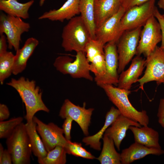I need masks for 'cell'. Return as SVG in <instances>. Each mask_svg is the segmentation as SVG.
<instances>
[{"label":"cell","instance_id":"6da1fadb","mask_svg":"<svg viewBox=\"0 0 164 164\" xmlns=\"http://www.w3.org/2000/svg\"><path fill=\"white\" fill-rule=\"evenodd\" d=\"M7 84L16 90L24 103L27 122L32 120L35 114L39 111L49 112L42 100V92L34 80H30L22 77L18 79L12 78Z\"/></svg>","mask_w":164,"mask_h":164},{"label":"cell","instance_id":"7a4b0ae2","mask_svg":"<svg viewBox=\"0 0 164 164\" xmlns=\"http://www.w3.org/2000/svg\"><path fill=\"white\" fill-rule=\"evenodd\" d=\"M61 46L67 52H84L86 46L91 39L88 28L80 15L69 20L63 28Z\"/></svg>","mask_w":164,"mask_h":164},{"label":"cell","instance_id":"3957f363","mask_svg":"<svg viewBox=\"0 0 164 164\" xmlns=\"http://www.w3.org/2000/svg\"><path fill=\"white\" fill-rule=\"evenodd\" d=\"M99 86L104 91L109 100L117 107L121 114L138 122L142 126H148L149 118L146 111H138L129 101L128 96L131 93L130 91L110 84H104Z\"/></svg>","mask_w":164,"mask_h":164},{"label":"cell","instance_id":"277c9868","mask_svg":"<svg viewBox=\"0 0 164 164\" xmlns=\"http://www.w3.org/2000/svg\"><path fill=\"white\" fill-rule=\"evenodd\" d=\"M7 149L10 153L14 164L30 163L32 152L25 124L22 122L6 138Z\"/></svg>","mask_w":164,"mask_h":164},{"label":"cell","instance_id":"5b68a950","mask_svg":"<svg viewBox=\"0 0 164 164\" xmlns=\"http://www.w3.org/2000/svg\"><path fill=\"white\" fill-rule=\"evenodd\" d=\"M53 65L60 72L69 74L73 78H83L91 81L93 80L90 74V63L84 52H76L74 60L67 56H59L56 59Z\"/></svg>","mask_w":164,"mask_h":164},{"label":"cell","instance_id":"8992f818","mask_svg":"<svg viewBox=\"0 0 164 164\" xmlns=\"http://www.w3.org/2000/svg\"><path fill=\"white\" fill-rule=\"evenodd\" d=\"M155 0H149L126 11L122 17L120 32L121 35L127 30L143 26L154 15Z\"/></svg>","mask_w":164,"mask_h":164},{"label":"cell","instance_id":"52a82bcc","mask_svg":"<svg viewBox=\"0 0 164 164\" xmlns=\"http://www.w3.org/2000/svg\"><path fill=\"white\" fill-rule=\"evenodd\" d=\"M30 27V24L21 18L1 13L0 35H6L9 49L13 48L16 51L19 49L21 35L28 32Z\"/></svg>","mask_w":164,"mask_h":164},{"label":"cell","instance_id":"ba28073f","mask_svg":"<svg viewBox=\"0 0 164 164\" xmlns=\"http://www.w3.org/2000/svg\"><path fill=\"white\" fill-rule=\"evenodd\" d=\"M142 27L125 31L117 43L118 54V73L123 71L125 67L136 55Z\"/></svg>","mask_w":164,"mask_h":164},{"label":"cell","instance_id":"9c48e42d","mask_svg":"<svg viewBox=\"0 0 164 164\" xmlns=\"http://www.w3.org/2000/svg\"><path fill=\"white\" fill-rule=\"evenodd\" d=\"M143 27L140 33L136 55L141 56L142 54L146 58L161 41V31L159 24L154 15Z\"/></svg>","mask_w":164,"mask_h":164},{"label":"cell","instance_id":"30bf717a","mask_svg":"<svg viewBox=\"0 0 164 164\" xmlns=\"http://www.w3.org/2000/svg\"><path fill=\"white\" fill-rule=\"evenodd\" d=\"M146 70L143 76L137 82L139 88L144 90L145 84L155 81L157 85H164V50L157 46L153 51L145 59Z\"/></svg>","mask_w":164,"mask_h":164},{"label":"cell","instance_id":"8fae6325","mask_svg":"<svg viewBox=\"0 0 164 164\" xmlns=\"http://www.w3.org/2000/svg\"><path fill=\"white\" fill-rule=\"evenodd\" d=\"M32 119L36 124V130L47 152L56 146L66 147L68 141L63 135L62 128L53 122L45 124L35 116Z\"/></svg>","mask_w":164,"mask_h":164},{"label":"cell","instance_id":"7c38bea8","mask_svg":"<svg viewBox=\"0 0 164 164\" xmlns=\"http://www.w3.org/2000/svg\"><path fill=\"white\" fill-rule=\"evenodd\" d=\"M86 103L84 102L82 107L76 105L70 100H65L60 110L59 116L65 119L67 117L71 118L79 125L84 134H89L88 127L91 123L93 108L86 109Z\"/></svg>","mask_w":164,"mask_h":164},{"label":"cell","instance_id":"4fadbf2b","mask_svg":"<svg viewBox=\"0 0 164 164\" xmlns=\"http://www.w3.org/2000/svg\"><path fill=\"white\" fill-rule=\"evenodd\" d=\"M125 12V9L121 6L117 13L97 28L95 39L104 45L111 42L117 43L122 35L120 32V23Z\"/></svg>","mask_w":164,"mask_h":164},{"label":"cell","instance_id":"5bb4252c","mask_svg":"<svg viewBox=\"0 0 164 164\" xmlns=\"http://www.w3.org/2000/svg\"><path fill=\"white\" fill-rule=\"evenodd\" d=\"M117 44V42L112 41L104 45L105 74L104 77L96 83L99 86L104 84L117 86L119 76Z\"/></svg>","mask_w":164,"mask_h":164},{"label":"cell","instance_id":"9a60e30c","mask_svg":"<svg viewBox=\"0 0 164 164\" xmlns=\"http://www.w3.org/2000/svg\"><path fill=\"white\" fill-rule=\"evenodd\" d=\"M145 60L136 56L132 60L128 69L123 71L119 76L118 87L130 90L132 84L137 82L145 67Z\"/></svg>","mask_w":164,"mask_h":164},{"label":"cell","instance_id":"2e32d148","mask_svg":"<svg viewBox=\"0 0 164 164\" xmlns=\"http://www.w3.org/2000/svg\"><path fill=\"white\" fill-rule=\"evenodd\" d=\"M131 126L141 127L142 125L138 122L120 114L105 132L104 134L113 140L118 151L120 150L122 141L126 136L127 131Z\"/></svg>","mask_w":164,"mask_h":164},{"label":"cell","instance_id":"e0dca14e","mask_svg":"<svg viewBox=\"0 0 164 164\" xmlns=\"http://www.w3.org/2000/svg\"><path fill=\"white\" fill-rule=\"evenodd\" d=\"M79 5V0H67L59 9L46 12L38 19L61 22L65 20H69L80 14Z\"/></svg>","mask_w":164,"mask_h":164},{"label":"cell","instance_id":"ac0fdd59","mask_svg":"<svg viewBox=\"0 0 164 164\" xmlns=\"http://www.w3.org/2000/svg\"><path fill=\"white\" fill-rule=\"evenodd\" d=\"M163 154L164 150L162 148H149L135 142L122 151L120 160L122 164H129L149 155L160 156Z\"/></svg>","mask_w":164,"mask_h":164},{"label":"cell","instance_id":"d6986e66","mask_svg":"<svg viewBox=\"0 0 164 164\" xmlns=\"http://www.w3.org/2000/svg\"><path fill=\"white\" fill-rule=\"evenodd\" d=\"M121 0H95L96 29L117 12L121 6Z\"/></svg>","mask_w":164,"mask_h":164},{"label":"cell","instance_id":"ffe728a7","mask_svg":"<svg viewBox=\"0 0 164 164\" xmlns=\"http://www.w3.org/2000/svg\"><path fill=\"white\" fill-rule=\"evenodd\" d=\"M129 129L133 133L135 142L149 148L161 149L159 142V133L154 129L148 126H131Z\"/></svg>","mask_w":164,"mask_h":164},{"label":"cell","instance_id":"44dd1931","mask_svg":"<svg viewBox=\"0 0 164 164\" xmlns=\"http://www.w3.org/2000/svg\"><path fill=\"white\" fill-rule=\"evenodd\" d=\"M39 43L37 39L30 37L27 39L22 47L16 51L13 68V74L16 75L25 69L28 60Z\"/></svg>","mask_w":164,"mask_h":164},{"label":"cell","instance_id":"7402d4cb","mask_svg":"<svg viewBox=\"0 0 164 164\" xmlns=\"http://www.w3.org/2000/svg\"><path fill=\"white\" fill-rule=\"evenodd\" d=\"M121 114L119 110L112 106L110 110L106 113L105 120L103 126L99 132L95 134L90 136H87L82 139V142L86 145H90V147L97 151L101 149V143L100 139L103 138L105 131L117 117Z\"/></svg>","mask_w":164,"mask_h":164},{"label":"cell","instance_id":"603a6c76","mask_svg":"<svg viewBox=\"0 0 164 164\" xmlns=\"http://www.w3.org/2000/svg\"><path fill=\"white\" fill-rule=\"evenodd\" d=\"M34 2L30 0L21 3L17 0H0V10L7 15L26 19L29 17V10Z\"/></svg>","mask_w":164,"mask_h":164},{"label":"cell","instance_id":"cb8c5ba5","mask_svg":"<svg viewBox=\"0 0 164 164\" xmlns=\"http://www.w3.org/2000/svg\"><path fill=\"white\" fill-rule=\"evenodd\" d=\"M36 123L33 120L25 124L31 147L32 152L37 157L38 162L43 159L48 152L46 150L42 139L38 134Z\"/></svg>","mask_w":164,"mask_h":164},{"label":"cell","instance_id":"d4e9b609","mask_svg":"<svg viewBox=\"0 0 164 164\" xmlns=\"http://www.w3.org/2000/svg\"><path fill=\"white\" fill-rule=\"evenodd\" d=\"M103 146L99 156L97 159L101 164H121L120 154L114 147L113 140L104 134L102 138Z\"/></svg>","mask_w":164,"mask_h":164},{"label":"cell","instance_id":"484cf974","mask_svg":"<svg viewBox=\"0 0 164 164\" xmlns=\"http://www.w3.org/2000/svg\"><path fill=\"white\" fill-rule=\"evenodd\" d=\"M95 0H79V8L80 16L87 26L91 38L95 39L96 26L94 6Z\"/></svg>","mask_w":164,"mask_h":164},{"label":"cell","instance_id":"4316f807","mask_svg":"<svg viewBox=\"0 0 164 164\" xmlns=\"http://www.w3.org/2000/svg\"><path fill=\"white\" fill-rule=\"evenodd\" d=\"M67 154L64 147L58 145L48 152L46 156L38 161L40 164H65Z\"/></svg>","mask_w":164,"mask_h":164},{"label":"cell","instance_id":"83f0119b","mask_svg":"<svg viewBox=\"0 0 164 164\" xmlns=\"http://www.w3.org/2000/svg\"><path fill=\"white\" fill-rule=\"evenodd\" d=\"M15 55L7 51L0 55V82L2 84L4 80L12 73Z\"/></svg>","mask_w":164,"mask_h":164},{"label":"cell","instance_id":"f1b7e54d","mask_svg":"<svg viewBox=\"0 0 164 164\" xmlns=\"http://www.w3.org/2000/svg\"><path fill=\"white\" fill-rule=\"evenodd\" d=\"M21 117L12 118L6 121L0 122V138H7L13 133L15 128L22 122Z\"/></svg>","mask_w":164,"mask_h":164},{"label":"cell","instance_id":"f546056e","mask_svg":"<svg viewBox=\"0 0 164 164\" xmlns=\"http://www.w3.org/2000/svg\"><path fill=\"white\" fill-rule=\"evenodd\" d=\"M65 148L67 154L88 159L95 158L90 152L82 147L80 143L68 141L67 144Z\"/></svg>","mask_w":164,"mask_h":164},{"label":"cell","instance_id":"4dcf8cb0","mask_svg":"<svg viewBox=\"0 0 164 164\" xmlns=\"http://www.w3.org/2000/svg\"><path fill=\"white\" fill-rule=\"evenodd\" d=\"M104 45L96 39H91L85 49L87 60L89 63L93 58L98 53L104 51Z\"/></svg>","mask_w":164,"mask_h":164},{"label":"cell","instance_id":"1f68e13d","mask_svg":"<svg viewBox=\"0 0 164 164\" xmlns=\"http://www.w3.org/2000/svg\"><path fill=\"white\" fill-rule=\"evenodd\" d=\"M154 15L158 21L160 26L162 38L161 45L160 47L164 50V18L156 7L154 10Z\"/></svg>","mask_w":164,"mask_h":164},{"label":"cell","instance_id":"d6a6232c","mask_svg":"<svg viewBox=\"0 0 164 164\" xmlns=\"http://www.w3.org/2000/svg\"><path fill=\"white\" fill-rule=\"evenodd\" d=\"M73 120L70 117H67L65 119L62 125V129L65 137L68 141H70V132Z\"/></svg>","mask_w":164,"mask_h":164},{"label":"cell","instance_id":"836d02e7","mask_svg":"<svg viewBox=\"0 0 164 164\" xmlns=\"http://www.w3.org/2000/svg\"><path fill=\"white\" fill-rule=\"evenodd\" d=\"M149 0H121V6L126 11L135 6L142 4Z\"/></svg>","mask_w":164,"mask_h":164},{"label":"cell","instance_id":"e575fe53","mask_svg":"<svg viewBox=\"0 0 164 164\" xmlns=\"http://www.w3.org/2000/svg\"><path fill=\"white\" fill-rule=\"evenodd\" d=\"M10 116V112L7 106L2 104H0V121H4L8 119Z\"/></svg>","mask_w":164,"mask_h":164},{"label":"cell","instance_id":"d590c367","mask_svg":"<svg viewBox=\"0 0 164 164\" xmlns=\"http://www.w3.org/2000/svg\"><path fill=\"white\" fill-rule=\"evenodd\" d=\"M12 156L7 149L4 150L3 154L1 159L0 164H12Z\"/></svg>","mask_w":164,"mask_h":164},{"label":"cell","instance_id":"8d00e7d4","mask_svg":"<svg viewBox=\"0 0 164 164\" xmlns=\"http://www.w3.org/2000/svg\"><path fill=\"white\" fill-rule=\"evenodd\" d=\"M7 45L6 37L5 34L0 35V55L3 54L7 51Z\"/></svg>","mask_w":164,"mask_h":164},{"label":"cell","instance_id":"74e56055","mask_svg":"<svg viewBox=\"0 0 164 164\" xmlns=\"http://www.w3.org/2000/svg\"><path fill=\"white\" fill-rule=\"evenodd\" d=\"M157 116L158 118L164 117V98L160 100Z\"/></svg>","mask_w":164,"mask_h":164},{"label":"cell","instance_id":"f35d334b","mask_svg":"<svg viewBox=\"0 0 164 164\" xmlns=\"http://www.w3.org/2000/svg\"><path fill=\"white\" fill-rule=\"evenodd\" d=\"M157 5L159 8L164 10V0H159Z\"/></svg>","mask_w":164,"mask_h":164},{"label":"cell","instance_id":"ab89813d","mask_svg":"<svg viewBox=\"0 0 164 164\" xmlns=\"http://www.w3.org/2000/svg\"><path fill=\"white\" fill-rule=\"evenodd\" d=\"M158 122L164 129V117L158 118Z\"/></svg>","mask_w":164,"mask_h":164},{"label":"cell","instance_id":"60d3db41","mask_svg":"<svg viewBox=\"0 0 164 164\" xmlns=\"http://www.w3.org/2000/svg\"><path fill=\"white\" fill-rule=\"evenodd\" d=\"M4 149L2 145L0 143V160L1 159L4 151Z\"/></svg>","mask_w":164,"mask_h":164},{"label":"cell","instance_id":"b9f144b4","mask_svg":"<svg viewBox=\"0 0 164 164\" xmlns=\"http://www.w3.org/2000/svg\"><path fill=\"white\" fill-rule=\"evenodd\" d=\"M46 0H40L39 2V5L40 6H42L43 5L45 1Z\"/></svg>","mask_w":164,"mask_h":164},{"label":"cell","instance_id":"7bdbcfd3","mask_svg":"<svg viewBox=\"0 0 164 164\" xmlns=\"http://www.w3.org/2000/svg\"><path fill=\"white\" fill-rule=\"evenodd\" d=\"M162 16H163V17L164 18V14H162Z\"/></svg>","mask_w":164,"mask_h":164}]
</instances>
